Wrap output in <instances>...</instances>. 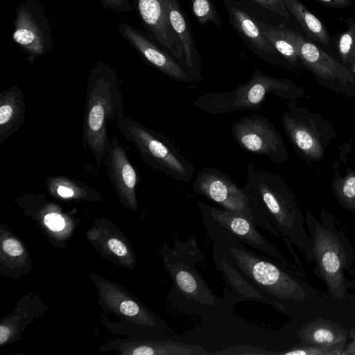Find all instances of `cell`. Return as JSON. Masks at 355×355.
Segmentation results:
<instances>
[{"label": "cell", "instance_id": "obj_1", "mask_svg": "<svg viewBox=\"0 0 355 355\" xmlns=\"http://www.w3.org/2000/svg\"><path fill=\"white\" fill-rule=\"evenodd\" d=\"M213 248L269 304L284 310L286 302L304 301L306 292L284 264L257 254L245 245L220 233L207 230Z\"/></svg>", "mask_w": 355, "mask_h": 355}, {"label": "cell", "instance_id": "obj_2", "mask_svg": "<svg viewBox=\"0 0 355 355\" xmlns=\"http://www.w3.org/2000/svg\"><path fill=\"white\" fill-rule=\"evenodd\" d=\"M124 116L119 80L106 64L96 66L89 75L85 103L83 140L98 163L105 159L111 140L107 123Z\"/></svg>", "mask_w": 355, "mask_h": 355}, {"label": "cell", "instance_id": "obj_3", "mask_svg": "<svg viewBox=\"0 0 355 355\" xmlns=\"http://www.w3.org/2000/svg\"><path fill=\"white\" fill-rule=\"evenodd\" d=\"M162 254L173 282V294L191 306V311L214 313L225 306V302L216 295L197 270L196 264L204 262L205 257L194 236L186 241L174 237L173 246L165 244Z\"/></svg>", "mask_w": 355, "mask_h": 355}, {"label": "cell", "instance_id": "obj_4", "mask_svg": "<svg viewBox=\"0 0 355 355\" xmlns=\"http://www.w3.org/2000/svg\"><path fill=\"white\" fill-rule=\"evenodd\" d=\"M244 187L259 202L277 231L303 248L302 216L293 192L281 175L257 168L250 161Z\"/></svg>", "mask_w": 355, "mask_h": 355}, {"label": "cell", "instance_id": "obj_5", "mask_svg": "<svg viewBox=\"0 0 355 355\" xmlns=\"http://www.w3.org/2000/svg\"><path fill=\"white\" fill-rule=\"evenodd\" d=\"M295 101L304 96V90L291 80L277 78L256 69L250 80L231 92L207 93L198 96L193 105L213 114L239 110H259L268 94Z\"/></svg>", "mask_w": 355, "mask_h": 355}, {"label": "cell", "instance_id": "obj_6", "mask_svg": "<svg viewBox=\"0 0 355 355\" xmlns=\"http://www.w3.org/2000/svg\"><path fill=\"white\" fill-rule=\"evenodd\" d=\"M115 123L124 137L135 145L145 164L178 182L193 180V164L169 137L125 116Z\"/></svg>", "mask_w": 355, "mask_h": 355}, {"label": "cell", "instance_id": "obj_7", "mask_svg": "<svg viewBox=\"0 0 355 355\" xmlns=\"http://www.w3.org/2000/svg\"><path fill=\"white\" fill-rule=\"evenodd\" d=\"M192 190L220 207L245 217L257 227L280 237L257 199L220 170L214 167L202 168L193 181Z\"/></svg>", "mask_w": 355, "mask_h": 355}, {"label": "cell", "instance_id": "obj_8", "mask_svg": "<svg viewBox=\"0 0 355 355\" xmlns=\"http://www.w3.org/2000/svg\"><path fill=\"white\" fill-rule=\"evenodd\" d=\"M289 101L282 117V125L296 150L304 158L317 161L336 137L333 126L320 115Z\"/></svg>", "mask_w": 355, "mask_h": 355}, {"label": "cell", "instance_id": "obj_9", "mask_svg": "<svg viewBox=\"0 0 355 355\" xmlns=\"http://www.w3.org/2000/svg\"><path fill=\"white\" fill-rule=\"evenodd\" d=\"M280 28L295 48L302 66L328 88L355 96V76L345 65L300 33L280 25Z\"/></svg>", "mask_w": 355, "mask_h": 355}, {"label": "cell", "instance_id": "obj_10", "mask_svg": "<svg viewBox=\"0 0 355 355\" xmlns=\"http://www.w3.org/2000/svg\"><path fill=\"white\" fill-rule=\"evenodd\" d=\"M197 206L207 230L220 233L230 238L259 250L272 259L287 266L283 255L257 230V226L245 217L221 207H213L202 202Z\"/></svg>", "mask_w": 355, "mask_h": 355}, {"label": "cell", "instance_id": "obj_11", "mask_svg": "<svg viewBox=\"0 0 355 355\" xmlns=\"http://www.w3.org/2000/svg\"><path fill=\"white\" fill-rule=\"evenodd\" d=\"M231 134L245 151L266 156L276 164L288 160V152L281 135L274 124L263 115L252 114L235 121Z\"/></svg>", "mask_w": 355, "mask_h": 355}, {"label": "cell", "instance_id": "obj_12", "mask_svg": "<svg viewBox=\"0 0 355 355\" xmlns=\"http://www.w3.org/2000/svg\"><path fill=\"white\" fill-rule=\"evenodd\" d=\"M230 24L248 48L257 57L279 67L288 69L286 62L276 51L257 23V19L238 0H222Z\"/></svg>", "mask_w": 355, "mask_h": 355}, {"label": "cell", "instance_id": "obj_13", "mask_svg": "<svg viewBox=\"0 0 355 355\" xmlns=\"http://www.w3.org/2000/svg\"><path fill=\"white\" fill-rule=\"evenodd\" d=\"M122 35L154 67L168 78L180 83H196L187 68L172 55L127 24H120Z\"/></svg>", "mask_w": 355, "mask_h": 355}, {"label": "cell", "instance_id": "obj_14", "mask_svg": "<svg viewBox=\"0 0 355 355\" xmlns=\"http://www.w3.org/2000/svg\"><path fill=\"white\" fill-rule=\"evenodd\" d=\"M165 1L135 0V3L142 23L151 37L184 66L182 49L168 22Z\"/></svg>", "mask_w": 355, "mask_h": 355}, {"label": "cell", "instance_id": "obj_15", "mask_svg": "<svg viewBox=\"0 0 355 355\" xmlns=\"http://www.w3.org/2000/svg\"><path fill=\"white\" fill-rule=\"evenodd\" d=\"M338 239L331 232L318 228L315 234L313 252L320 272L334 297L344 296L343 256Z\"/></svg>", "mask_w": 355, "mask_h": 355}, {"label": "cell", "instance_id": "obj_16", "mask_svg": "<svg viewBox=\"0 0 355 355\" xmlns=\"http://www.w3.org/2000/svg\"><path fill=\"white\" fill-rule=\"evenodd\" d=\"M105 166L116 191L122 198L133 205L139 174L129 159L127 149L119 144L116 137L111 141Z\"/></svg>", "mask_w": 355, "mask_h": 355}, {"label": "cell", "instance_id": "obj_17", "mask_svg": "<svg viewBox=\"0 0 355 355\" xmlns=\"http://www.w3.org/2000/svg\"><path fill=\"white\" fill-rule=\"evenodd\" d=\"M165 4L168 22L182 49L184 66L198 83L202 79L200 58L188 19L178 0H166Z\"/></svg>", "mask_w": 355, "mask_h": 355}, {"label": "cell", "instance_id": "obj_18", "mask_svg": "<svg viewBox=\"0 0 355 355\" xmlns=\"http://www.w3.org/2000/svg\"><path fill=\"white\" fill-rule=\"evenodd\" d=\"M22 92L12 85L0 93V144L19 130L25 120Z\"/></svg>", "mask_w": 355, "mask_h": 355}, {"label": "cell", "instance_id": "obj_19", "mask_svg": "<svg viewBox=\"0 0 355 355\" xmlns=\"http://www.w3.org/2000/svg\"><path fill=\"white\" fill-rule=\"evenodd\" d=\"M13 40L26 52L40 55L46 50L43 33L33 15L24 6L18 9Z\"/></svg>", "mask_w": 355, "mask_h": 355}, {"label": "cell", "instance_id": "obj_20", "mask_svg": "<svg viewBox=\"0 0 355 355\" xmlns=\"http://www.w3.org/2000/svg\"><path fill=\"white\" fill-rule=\"evenodd\" d=\"M213 258L215 267L222 273L226 285L230 288L228 295L236 296V300L238 298L239 300H255L266 303L264 297L229 266L214 248Z\"/></svg>", "mask_w": 355, "mask_h": 355}, {"label": "cell", "instance_id": "obj_21", "mask_svg": "<svg viewBox=\"0 0 355 355\" xmlns=\"http://www.w3.org/2000/svg\"><path fill=\"white\" fill-rule=\"evenodd\" d=\"M288 12L298 21L306 35L322 45L329 44V32L322 22L299 0H284Z\"/></svg>", "mask_w": 355, "mask_h": 355}, {"label": "cell", "instance_id": "obj_22", "mask_svg": "<svg viewBox=\"0 0 355 355\" xmlns=\"http://www.w3.org/2000/svg\"><path fill=\"white\" fill-rule=\"evenodd\" d=\"M300 336L303 341L312 345L331 347L344 344L347 332L331 323L315 322L302 329Z\"/></svg>", "mask_w": 355, "mask_h": 355}, {"label": "cell", "instance_id": "obj_23", "mask_svg": "<svg viewBox=\"0 0 355 355\" xmlns=\"http://www.w3.org/2000/svg\"><path fill=\"white\" fill-rule=\"evenodd\" d=\"M258 20L272 26H280L279 19H288L291 13L284 0H238Z\"/></svg>", "mask_w": 355, "mask_h": 355}, {"label": "cell", "instance_id": "obj_24", "mask_svg": "<svg viewBox=\"0 0 355 355\" xmlns=\"http://www.w3.org/2000/svg\"><path fill=\"white\" fill-rule=\"evenodd\" d=\"M257 23L276 51L286 62L290 70H297L302 67L295 48L288 40L279 26L265 24L258 19Z\"/></svg>", "mask_w": 355, "mask_h": 355}, {"label": "cell", "instance_id": "obj_25", "mask_svg": "<svg viewBox=\"0 0 355 355\" xmlns=\"http://www.w3.org/2000/svg\"><path fill=\"white\" fill-rule=\"evenodd\" d=\"M45 183L50 192L62 198L87 197L96 194L85 182L67 176H51L46 179Z\"/></svg>", "mask_w": 355, "mask_h": 355}, {"label": "cell", "instance_id": "obj_26", "mask_svg": "<svg viewBox=\"0 0 355 355\" xmlns=\"http://www.w3.org/2000/svg\"><path fill=\"white\" fill-rule=\"evenodd\" d=\"M347 28L337 40V50L343 65L350 67L355 60V17L348 19Z\"/></svg>", "mask_w": 355, "mask_h": 355}, {"label": "cell", "instance_id": "obj_27", "mask_svg": "<svg viewBox=\"0 0 355 355\" xmlns=\"http://www.w3.org/2000/svg\"><path fill=\"white\" fill-rule=\"evenodd\" d=\"M193 12L200 25L211 23L217 28L221 27V20L212 0H190Z\"/></svg>", "mask_w": 355, "mask_h": 355}, {"label": "cell", "instance_id": "obj_28", "mask_svg": "<svg viewBox=\"0 0 355 355\" xmlns=\"http://www.w3.org/2000/svg\"><path fill=\"white\" fill-rule=\"evenodd\" d=\"M334 185L339 199L348 207L355 209V171H349L344 177L336 176Z\"/></svg>", "mask_w": 355, "mask_h": 355}, {"label": "cell", "instance_id": "obj_29", "mask_svg": "<svg viewBox=\"0 0 355 355\" xmlns=\"http://www.w3.org/2000/svg\"><path fill=\"white\" fill-rule=\"evenodd\" d=\"M344 344L331 347H323L317 345L296 346L288 350L277 353L282 355H334L342 354Z\"/></svg>", "mask_w": 355, "mask_h": 355}, {"label": "cell", "instance_id": "obj_30", "mask_svg": "<svg viewBox=\"0 0 355 355\" xmlns=\"http://www.w3.org/2000/svg\"><path fill=\"white\" fill-rule=\"evenodd\" d=\"M239 354V355H266V354H277V353L270 352L261 348H257L252 346L248 345H239L233 347L227 348L222 351L211 352V354Z\"/></svg>", "mask_w": 355, "mask_h": 355}, {"label": "cell", "instance_id": "obj_31", "mask_svg": "<svg viewBox=\"0 0 355 355\" xmlns=\"http://www.w3.org/2000/svg\"><path fill=\"white\" fill-rule=\"evenodd\" d=\"M44 220L46 225L53 231H60L64 227L63 218L57 213L46 214Z\"/></svg>", "mask_w": 355, "mask_h": 355}, {"label": "cell", "instance_id": "obj_32", "mask_svg": "<svg viewBox=\"0 0 355 355\" xmlns=\"http://www.w3.org/2000/svg\"><path fill=\"white\" fill-rule=\"evenodd\" d=\"M3 250L12 256H19L23 252V248L21 244L15 239H8L5 240L2 245Z\"/></svg>", "mask_w": 355, "mask_h": 355}, {"label": "cell", "instance_id": "obj_33", "mask_svg": "<svg viewBox=\"0 0 355 355\" xmlns=\"http://www.w3.org/2000/svg\"><path fill=\"white\" fill-rule=\"evenodd\" d=\"M109 248L116 255L125 256L128 253V249L125 244L116 239H111L108 241Z\"/></svg>", "mask_w": 355, "mask_h": 355}, {"label": "cell", "instance_id": "obj_34", "mask_svg": "<svg viewBox=\"0 0 355 355\" xmlns=\"http://www.w3.org/2000/svg\"><path fill=\"white\" fill-rule=\"evenodd\" d=\"M120 311L125 315L134 316L139 311V306L133 301L126 300L120 305Z\"/></svg>", "mask_w": 355, "mask_h": 355}, {"label": "cell", "instance_id": "obj_35", "mask_svg": "<svg viewBox=\"0 0 355 355\" xmlns=\"http://www.w3.org/2000/svg\"><path fill=\"white\" fill-rule=\"evenodd\" d=\"M106 6L118 12L127 11L130 9L128 0H101Z\"/></svg>", "mask_w": 355, "mask_h": 355}, {"label": "cell", "instance_id": "obj_36", "mask_svg": "<svg viewBox=\"0 0 355 355\" xmlns=\"http://www.w3.org/2000/svg\"><path fill=\"white\" fill-rule=\"evenodd\" d=\"M320 2L324 6L339 9L343 8L350 7L352 6L353 2L352 0H316Z\"/></svg>", "mask_w": 355, "mask_h": 355}, {"label": "cell", "instance_id": "obj_37", "mask_svg": "<svg viewBox=\"0 0 355 355\" xmlns=\"http://www.w3.org/2000/svg\"><path fill=\"white\" fill-rule=\"evenodd\" d=\"M10 336V330L4 326L0 327V344L2 345L6 342Z\"/></svg>", "mask_w": 355, "mask_h": 355}, {"label": "cell", "instance_id": "obj_38", "mask_svg": "<svg viewBox=\"0 0 355 355\" xmlns=\"http://www.w3.org/2000/svg\"><path fill=\"white\" fill-rule=\"evenodd\" d=\"M355 353V340L348 346L345 352H342V354H354Z\"/></svg>", "mask_w": 355, "mask_h": 355}, {"label": "cell", "instance_id": "obj_39", "mask_svg": "<svg viewBox=\"0 0 355 355\" xmlns=\"http://www.w3.org/2000/svg\"><path fill=\"white\" fill-rule=\"evenodd\" d=\"M350 69H351V71L352 73L354 74V76H355V60L353 61V62L352 63V64L350 65L349 67Z\"/></svg>", "mask_w": 355, "mask_h": 355}, {"label": "cell", "instance_id": "obj_40", "mask_svg": "<svg viewBox=\"0 0 355 355\" xmlns=\"http://www.w3.org/2000/svg\"><path fill=\"white\" fill-rule=\"evenodd\" d=\"M354 354H355V353Z\"/></svg>", "mask_w": 355, "mask_h": 355}]
</instances>
